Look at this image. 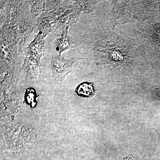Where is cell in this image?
<instances>
[{
    "label": "cell",
    "mask_w": 160,
    "mask_h": 160,
    "mask_svg": "<svg viewBox=\"0 0 160 160\" xmlns=\"http://www.w3.org/2000/svg\"><path fill=\"white\" fill-rule=\"evenodd\" d=\"M45 37V34L42 32H39L27 47V55L33 57L41 62V58L46 51Z\"/></svg>",
    "instance_id": "7a4b0ae2"
},
{
    "label": "cell",
    "mask_w": 160,
    "mask_h": 160,
    "mask_svg": "<svg viewBox=\"0 0 160 160\" xmlns=\"http://www.w3.org/2000/svg\"><path fill=\"white\" fill-rule=\"evenodd\" d=\"M75 62V59L73 58L67 59L60 55L52 57L51 59V69L52 77L55 81L62 82L65 78L72 71V65Z\"/></svg>",
    "instance_id": "6da1fadb"
},
{
    "label": "cell",
    "mask_w": 160,
    "mask_h": 160,
    "mask_svg": "<svg viewBox=\"0 0 160 160\" xmlns=\"http://www.w3.org/2000/svg\"><path fill=\"white\" fill-rule=\"evenodd\" d=\"M37 97L35 89L32 88H29L26 89L25 94V102L32 108H34L36 106Z\"/></svg>",
    "instance_id": "8992f818"
},
{
    "label": "cell",
    "mask_w": 160,
    "mask_h": 160,
    "mask_svg": "<svg viewBox=\"0 0 160 160\" xmlns=\"http://www.w3.org/2000/svg\"><path fill=\"white\" fill-rule=\"evenodd\" d=\"M75 91L78 96L85 98L92 97L95 92L93 84L89 82L80 84L77 87Z\"/></svg>",
    "instance_id": "5b68a950"
},
{
    "label": "cell",
    "mask_w": 160,
    "mask_h": 160,
    "mask_svg": "<svg viewBox=\"0 0 160 160\" xmlns=\"http://www.w3.org/2000/svg\"><path fill=\"white\" fill-rule=\"evenodd\" d=\"M69 26L63 30L62 36L57 39L55 42V44L57 47V50L59 53V55L63 52L73 48L75 42L72 38L68 34Z\"/></svg>",
    "instance_id": "277c9868"
},
{
    "label": "cell",
    "mask_w": 160,
    "mask_h": 160,
    "mask_svg": "<svg viewBox=\"0 0 160 160\" xmlns=\"http://www.w3.org/2000/svg\"><path fill=\"white\" fill-rule=\"evenodd\" d=\"M125 160H134L131 159H126Z\"/></svg>",
    "instance_id": "52a82bcc"
},
{
    "label": "cell",
    "mask_w": 160,
    "mask_h": 160,
    "mask_svg": "<svg viewBox=\"0 0 160 160\" xmlns=\"http://www.w3.org/2000/svg\"><path fill=\"white\" fill-rule=\"evenodd\" d=\"M41 62L34 57L26 56L22 66L23 70L26 72V77L31 79L36 78L41 72Z\"/></svg>",
    "instance_id": "3957f363"
}]
</instances>
